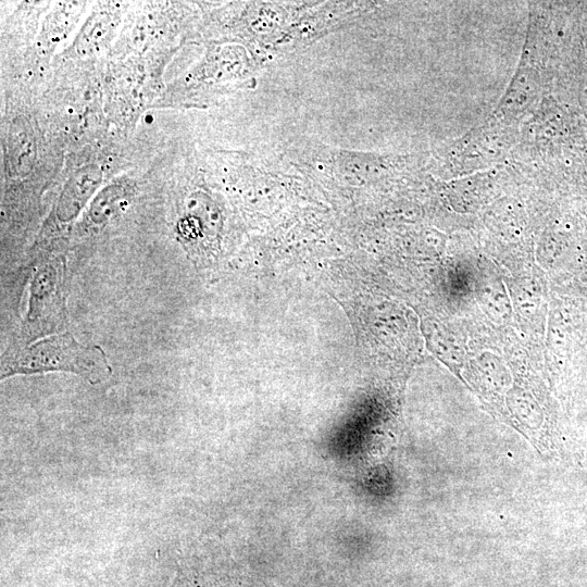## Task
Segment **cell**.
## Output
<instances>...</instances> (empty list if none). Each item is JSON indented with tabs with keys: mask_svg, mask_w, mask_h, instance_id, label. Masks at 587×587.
<instances>
[{
	"mask_svg": "<svg viewBox=\"0 0 587 587\" xmlns=\"http://www.w3.org/2000/svg\"><path fill=\"white\" fill-rule=\"evenodd\" d=\"M174 587V586H173Z\"/></svg>",
	"mask_w": 587,
	"mask_h": 587,
	"instance_id": "obj_6",
	"label": "cell"
},
{
	"mask_svg": "<svg viewBox=\"0 0 587 587\" xmlns=\"http://www.w3.org/2000/svg\"><path fill=\"white\" fill-rule=\"evenodd\" d=\"M64 278L63 259L50 260L37 270L23 328L27 339L59 332L65 325Z\"/></svg>",
	"mask_w": 587,
	"mask_h": 587,
	"instance_id": "obj_2",
	"label": "cell"
},
{
	"mask_svg": "<svg viewBox=\"0 0 587 587\" xmlns=\"http://www.w3.org/2000/svg\"><path fill=\"white\" fill-rule=\"evenodd\" d=\"M102 180V170L88 164L75 171L65 183L55 207V216L62 223L74 220L95 193Z\"/></svg>",
	"mask_w": 587,
	"mask_h": 587,
	"instance_id": "obj_3",
	"label": "cell"
},
{
	"mask_svg": "<svg viewBox=\"0 0 587 587\" xmlns=\"http://www.w3.org/2000/svg\"><path fill=\"white\" fill-rule=\"evenodd\" d=\"M133 195V186L126 180H116L103 189L93 198L88 217L95 225H101L128 203Z\"/></svg>",
	"mask_w": 587,
	"mask_h": 587,
	"instance_id": "obj_4",
	"label": "cell"
},
{
	"mask_svg": "<svg viewBox=\"0 0 587 587\" xmlns=\"http://www.w3.org/2000/svg\"><path fill=\"white\" fill-rule=\"evenodd\" d=\"M52 371L74 373L92 385L103 383L112 375L107 355L100 347L84 346L71 334L63 333L22 349L3 363L1 378Z\"/></svg>",
	"mask_w": 587,
	"mask_h": 587,
	"instance_id": "obj_1",
	"label": "cell"
},
{
	"mask_svg": "<svg viewBox=\"0 0 587 587\" xmlns=\"http://www.w3.org/2000/svg\"><path fill=\"white\" fill-rule=\"evenodd\" d=\"M35 153L32 128L23 120L16 121L12 124L9 137V159L12 168L20 174L29 171Z\"/></svg>",
	"mask_w": 587,
	"mask_h": 587,
	"instance_id": "obj_5",
	"label": "cell"
}]
</instances>
